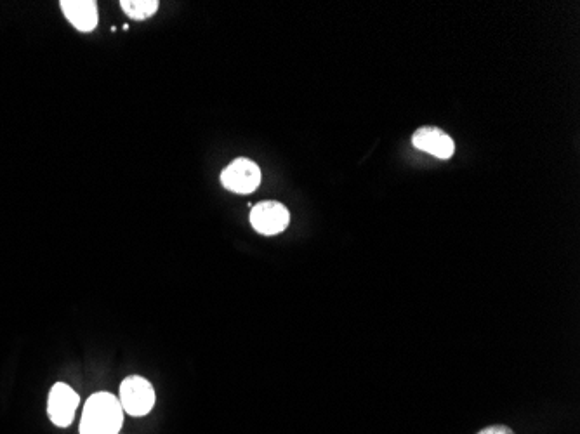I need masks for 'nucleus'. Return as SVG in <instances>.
Here are the masks:
<instances>
[{
  "label": "nucleus",
  "mask_w": 580,
  "mask_h": 434,
  "mask_svg": "<svg viewBox=\"0 0 580 434\" xmlns=\"http://www.w3.org/2000/svg\"><path fill=\"white\" fill-rule=\"evenodd\" d=\"M124 422V408L110 393H96L87 400L80 434H119Z\"/></svg>",
  "instance_id": "obj_1"
},
{
  "label": "nucleus",
  "mask_w": 580,
  "mask_h": 434,
  "mask_svg": "<svg viewBox=\"0 0 580 434\" xmlns=\"http://www.w3.org/2000/svg\"><path fill=\"white\" fill-rule=\"evenodd\" d=\"M120 405L124 408V412L132 417L148 414L155 405V391L152 384L139 375L127 377L120 386Z\"/></svg>",
  "instance_id": "obj_2"
},
{
  "label": "nucleus",
  "mask_w": 580,
  "mask_h": 434,
  "mask_svg": "<svg viewBox=\"0 0 580 434\" xmlns=\"http://www.w3.org/2000/svg\"><path fill=\"white\" fill-rule=\"evenodd\" d=\"M221 183L226 190L249 195L261 185V169L249 158H237L221 174Z\"/></svg>",
  "instance_id": "obj_3"
},
{
  "label": "nucleus",
  "mask_w": 580,
  "mask_h": 434,
  "mask_svg": "<svg viewBox=\"0 0 580 434\" xmlns=\"http://www.w3.org/2000/svg\"><path fill=\"white\" fill-rule=\"evenodd\" d=\"M290 212L287 207L278 202H261L254 205L251 211V224L254 230L271 237L285 231L289 226Z\"/></svg>",
  "instance_id": "obj_4"
},
{
  "label": "nucleus",
  "mask_w": 580,
  "mask_h": 434,
  "mask_svg": "<svg viewBox=\"0 0 580 434\" xmlns=\"http://www.w3.org/2000/svg\"><path fill=\"white\" fill-rule=\"evenodd\" d=\"M77 407H79V395L68 384H63V382L54 384L49 393V402H47L49 419L56 426L66 428L72 424Z\"/></svg>",
  "instance_id": "obj_5"
},
{
  "label": "nucleus",
  "mask_w": 580,
  "mask_h": 434,
  "mask_svg": "<svg viewBox=\"0 0 580 434\" xmlns=\"http://www.w3.org/2000/svg\"><path fill=\"white\" fill-rule=\"evenodd\" d=\"M412 143L417 150L435 155L436 158H442V160H447L454 155V141L450 139L449 134H445L436 127H421L414 134Z\"/></svg>",
  "instance_id": "obj_6"
},
{
  "label": "nucleus",
  "mask_w": 580,
  "mask_h": 434,
  "mask_svg": "<svg viewBox=\"0 0 580 434\" xmlns=\"http://www.w3.org/2000/svg\"><path fill=\"white\" fill-rule=\"evenodd\" d=\"M66 20L79 32H93L98 27V4L94 0H61Z\"/></svg>",
  "instance_id": "obj_7"
},
{
  "label": "nucleus",
  "mask_w": 580,
  "mask_h": 434,
  "mask_svg": "<svg viewBox=\"0 0 580 434\" xmlns=\"http://www.w3.org/2000/svg\"><path fill=\"white\" fill-rule=\"evenodd\" d=\"M120 6L132 20L143 21L152 18L159 11L160 4L157 0H122Z\"/></svg>",
  "instance_id": "obj_8"
},
{
  "label": "nucleus",
  "mask_w": 580,
  "mask_h": 434,
  "mask_svg": "<svg viewBox=\"0 0 580 434\" xmlns=\"http://www.w3.org/2000/svg\"><path fill=\"white\" fill-rule=\"evenodd\" d=\"M478 434H515V431L504 424H494V426L482 429Z\"/></svg>",
  "instance_id": "obj_9"
}]
</instances>
